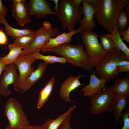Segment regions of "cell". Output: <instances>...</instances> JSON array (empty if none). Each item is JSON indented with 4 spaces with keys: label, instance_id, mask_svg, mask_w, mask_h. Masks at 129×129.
<instances>
[{
    "label": "cell",
    "instance_id": "1",
    "mask_svg": "<svg viewBox=\"0 0 129 129\" xmlns=\"http://www.w3.org/2000/svg\"><path fill=\"white\" fill-rule=\"evenodd\" d=\"M129 4V0H97L94 17L98 24L110 34L117 26L121 11Z\"/></svg>",
    "mask_w": 129,
    "mask_h": 129
},
{
    "label": "cell",
    "instance_id": "40",
    "mask_svg": "<svg viewBox=\"0 0 129 129\" xmlns=\"http://www.w3.org/2000/svg\"><path fill=\"white\" fill-rule=\"evenodd\" d=\"M75 4L77 6L81 5V4L82 0H73Z\"/></svg>",
    "mask_w": 129,
    "mask_h": 129
},
{
    "label": "cell",
    "instance_id": "10",
    "mask_svg": "<svg viewBox=\"0 0 129 129\" xmlns=\"http://www.w3.org/2000/svg\"><path fill=\"white\" fill-rule=\"evenodd\" d=\"M16 69L14 63L5 66L0 81V94L2 96L7 97L11 93V91L8 86L10 85H13L19 78V75Z\"/></svg>",
    "mask_w": 129,
    "mask_h": 129
},
{
    "label": "cell",
    "instance_id": "30",
    "mask_svg": "<svg viewBox=\"0 0 129 129\" xmlns=\"http://www.w3.org/2000/svg\"><path fill=\"white\" fill-rule=\"evenodd\" d=\"M72 113L70 114L63 124L58 129H72L71 126V116Z\"/></svg>",
    "mask_w": 129,
    "mask_h": 129
},
{
    "label": "cell",
    "instance_id": "19",
    "mask_svg": "<svg viewBox=\"0 0 129 129\" xmlns=\"http://www.w3.org/2000/svg\"><path fill=\"white\" fill-rule=\"evenodd\" d=\"M48 64L44 62L40 63L37 69L26 80L23 90V93L30 89L42 76Z\"/></svg>",
    "mask_w": 129,
    "mask_h": 129
},
{
    "label": "cell",
    "instance_id": "2",
    "mask_svg": "<svg viewBox=\"0 0 129 129\" xmlns=\"http://www.w3.org/2000/svg\"><path fill=\"white\" fill-rule=\"evenodd\" d=\"M82 44H72L66 43L53 48L44 50L42 52H52L61 56L73 65L80 67L89 72L92 71L90 60Z\"/></svg>",
    "mask_w": 129,
    "mask_h": 129
},
{
    "label": "cell",
    "instance_id": "28",
    "mask_svg": "<svg viewBox=\"0 0 129 129\" xmlns=\"http://www.w3.org/2000/svg\"><path fill=\"white\" fill-rule=\"evenodd\" d=\"M101 44L105 52L106 53L115 48V45L107 34L102 33L99 36Z\"/></svg>",
    "mask_w": 129,
    "mask_h": 129
},
{
    "label": "cell",
    "instance_id": "43",
    "mask_svg": "<svg viewBox=\"0 0 129 129\" xmlns=\"http://www.w3.org/2000/svg\"><path fill=\"white\" fill-rule=\"evenodd\" d=\"M5 129H11L9 126H7Z\"/></svg>",
    "mask_w": 129,
    "mask_h": 129
},
{
    "label": "cell",
    "instance_id": "20",
    "mask_svg": "<svg viewBox=\"0 0 129 129\" xmlns=\"http://www.w3.org/2000/svg\"><path fill=\"white\" fill-rule=\"evenodd\" d=\"M72 104L64 113L60 115L55 119L48 118L46 120L42 127L43 129H58L63 124L68 117L76 108Z\"/></svg>",
    "mask_w": 129,
    "mask_h": 129
},
{
    "label": "cell",
    "instance_id": "6",
    "mask_svg": "<svg viewBox=\"0 0 129 129\" xmlns=\"http://www.w3.org/2000/svg\"><path fill=\"white\" fill-rule=\"evenodd\" d=\"M81 38L92 67H96L106 53L100 42L99 35L92 30L82 31Z\"/></svg>",
    "mask_w": 129,
    "mask_h": 129
},
{
    "label": "cell",
    "instance_id": "41",
    "mask_svg": "<svg viewBox=\"0 0 129 129\" xmlns=\"http://www.w3.org/2000/svg\"><path fill=\"white\" fill-rule=\"evenodd\" d=\"M86 0L90 4L94 6L96 5L97 1V0Z\"/></svg>",
    "mask_w": 129,
    "mask_h": 129
},
{
    "label": "cell",
    "instance_id": "32",
    "mask_svg": "<svg viewBox=\"0 0 129 129\" xmlns=\"http://www.w3.org/2000/svg\"><path fill=\"white\" fill-rule=\"evenodd\" d=\"M8 41L7 36L2 29H0V45H5Z\"/></svg>",
    "mask_w": 129,
    "mask_h": 129
},
{
    "label": "cell",
    "instance_id": "37",
    "mask_svg": "<svg viewBox=\"0 0 129 129\" xmlns=\"http://www.w3.org/2000/svg\"><path fill=\"white\" fill-rule=\"evenodd\" d=\"M23 129H43L42 126L38 125H29L25 127Z\"/></svg>",
    "mask_w": 129,
    "mask_h": 129
},
{
    "label": "cell",
    "instance_id": "13",
    "mask_svg": "<svg viewBox=\"0 0 129 129\" xmlns=\"http://www.w3.org/2000/svg\"><path fill=\"white\" fill-rule=\"evenodd\" d=\"M86 76L85 74L70 76L64 80L61 84L59 89L60 98L66 102H70L71 101L69 97L70 93L80 86L84 85L80 82L79 79L81 77Z\"/></svg>",
    "mask_w": 129,
    "mask_h": 129
},
{
    "label": "cell",
    "instance_id": "31",
    "mask_svg": "<svg viewBox=\"0 0 129 129\" xmlns=\"http://www.w3.org/2000/svg\"><path fill=\"white\" fill-rule=\"evenodd\" d=\"M8 11V8L3 4L2 0H0V19L5 18Z\"/></svg>",
    "mask_w": 129,
    "mask_h": 129
},
{
    "label": "cell",
    "instance_id": "15",
    "mask_svg": "<svg viewBox=\"0 0 129 129\" xmlns=\"http://www.w3.org/2000/svg\"><path fill=\"white\" fill-rule=\"evenodd\" d=\"M107 82L105 80L98 77L95 70L90 75L89 82L88 85H85L81 89L84 92V96L90 97L93 95L100 93L106 87Z\"/></svg>",
    "mask_w": 129,
    "mask_h": 129
},
{
    "label": "cell",
    "instance_id": "38",
    "mask_svg": "<svg viewBox=\"0 0 129 129\" xmlns=\"http://www.w3.org/2000/svg\"><path fill=\"white\" fill-rule=\"evenodd\" d=\"M51 1L54 3L55 6L54 7V9L55 11V12L58 13L59 11V7L58 0H51Z\"/></svg>",
    "mask_w": 129,
    "mask_h": 129
},
{
    "label": "cell",
    "instance_id": "36",
    "mask_svg": "<svg viewBox=\"0 0 129 129\" xmlns=\"http://www.w3.org/2000/svg\"><path fill=\"white\" fill-rule=\"evenodd\" d=\"M43 27L46 29L49 30L52 28L51 24L48 21H45L43 22Z\"/></svg>",
    "mask_w": 129,
    "mask_h": 129
},
{
    "label": "cell",
    "instance_id": "35",
    "mask_svg": "<svg viewBox=\"0 0 129 129\" xmlns=\"http://www.w3.org/2000/svg\"><path fill=\"white\" fill-rule=\"evenodd\" d=\"M129 65V60L124 59L118 62L117 64V66H120Z\"/></svg>",
    "mask_w": 129,
    "mask_h": 129
},
{
    "label": "cell",
    "instance_id": "9",
    "mask_svg": "<svg viewBox=\"0 0 129 129\" xmlns=\"http://www.w3.org/2000/svg\"><path fill=\"white\" fill-rule=\"evenodd\" d=\"M34 32V40L30 44L23 48L21 55L32 53L37 50H40L50 38L56 37L60 31L56 27L47 30L43 26L39 27Z\"/></svg>",
    "mask_w": 129,
    "mask_h": 129
},
{
    "label": "cell",
    "instance_id": "42",
    "mask_svg": "<svg viewBox=\"0 0 129 129\" xmlns=\"http://www.w3.org/2000/svg\"><path fill=\"white\" fill-rule=\"evenodd\" d=\"M125 8L126 11L128 13H129V4L127 5L125 7Z\"/></svg>",
    "mask_w": 129,
    "mask_h": 129
},
{
    "label": "cell",
    "instance_id": "24",
    "mask_svg": "<svg viewBox=\"0 0 129 129\" xmlns=\"http://www.w3.org/2000/svg\"><path fill=\"white\" fill-rule=\"evenodd\" d=\"M0 23L5 26V31L6 33L11 37L14 40L19 37L34 33V31L28 28L19 29L13 28L9 25L5 18L0 19Z\"/></svg>",
    "mask_w": 129,
    "mask_h": 129
},
{
    "label": "cell",
    "instance_id": "27",
    "mask_svg": "<svg viewBox=\"0 0 129 129\" xmlns=\"http://www.w3.org/2000/svg\"><path fill=\"white\" fill-rule=\"evenodd\" d=\"M35 36L34 32V33L25 35L17 37L14 40L13 43L24 48L33 41Z\"/></svg>",
    "mask_w": 129,
    "mask_h": 129
},
{
    "label": "cell",
    "instance_id": "26",
    "mask_svg": "<svg viewBox=\"0 0 129 129\" xmlns=\"http://www.w3.org/2000/svg\"><path fill=\"white\" fill-rule=\"evenodd\" d=\"M129 15L125 10V8L121 11L118 16L117 26L118 28L119 32L125 30L129 26Z\"/></svg>",
    "mask_w": 129,
    "mask_h": 129
},
{
    "label": "cell",
    "instance_id": "8",
    "mask_svg": "<svg viewBox=\"0 0 129 129\" xmlns=\"http://www.w3.org/2000/svg\"><path fill=\"white\" fill-rule=\"evenodd\" d=\"M115 95L113 92L106 86L100 93L91 96L90 108L91 113L100 114L105 111L108 112Z\"/></svg>",
    "mask_w": 129,
    "mask_h": 129
},
{
    "label": "cell",
    "instance_id": "12",
    "mask_svg": "<svg viewBox=\"0 0 129 129\" xmlns=\"http://www.w3.org/2000/svg\"><path fill=\"white\" fill-rule=\"evenodd\" d=\"M11 12L12 16L21 26L24 27L32 22L29 16L28 4L25 0H12Z\"/></svg>",
    "mask_w": 129,
    "mask_h": 129
},
{
    "label": "cell",
    "instance_id": "3",
    "mask_svg": "<svg viewBox=\"0 0 129 129\" xmlns=\"http://www.w3.org/2000/svg\"><path fill=\"white\" fill-rule=\"evenodd\" d=\"M124 59L127 60L125 54L116 48L106 52L95 67L96 75L107 82L115 80L119 77V73L117 70V64Z\"/></svg>",
    "mask_w": 129,
    "mask_h": 129
},
{
    "label": "cell",
    "instance_id": "22",
    "mask_svg": "<svg viewBox=\"0 0 129 129\" xmlns=\"http://www.w3.org/2000/svg\"><path fill=\"white\" fill-rule=\"evenodd\" d=\"M107 34L113 41L115 48L122 51L126 55L127 59L129 60V49L122 39L117 26H115L109 34Z\"/></svg>",
    "mask_w": 129,
    "mask_h": 129
},
{
    "label": "cell",
    "instance_id": "11",
    "mask_svg": "<svg viewBox=\"0 0 129 129\" xmlns=\"http://www.w3.org/2000/svg\"><path fill=\"white\" fill-rule=\"evenodd\" d=\"M29 15L42 18L48 15L57 16L51 8L50 4L46 0H30L28 4Z\"/></svg>",
    "mask_w": 129,
    "mask_h": 129
},
{
    "label": "cell",
    "instance_id": "7",
    "mask_svg": "<svg viewBox=\"0 0 129 129\" xmlns=\"http://www.w3.org/2000/svg\"><path fill=\"white\" fill-rule=\"evenodd\" d=\"M35 60L32 53L20 55L14 63L19 72V78L13 85L16 91L23 93V90L26 80L34 71L32 65Z\"/></svg>",
    "mask_w": 129,
    "mask_h": 129
},
{
    "label": "cell",
    "instance_id": "4",
    "mask_svg": "<svg viewBox=\"0 0 129 129\" xmlns=\"http://www.w3.org/2000/svg\"><path fill=\"white\" fill-rule=\"evenodd\" d=\"M59 6L57 16L59 21L64 29L66 28L68 32H70L82 18V6L76 5L73 0H61Z\"/></svg>",
    "mask_w": 129,
    "mask_h": 129
},
{
    "label": "cell",
    "instance_id": "23",
    "mask_svg": "<svg viewBox=\"0 0 129 129\" xmlns=\"http://www.w3.org/2000/svg\"><path fill=\"white\" fill-rule=\"evenodd\" d=\"M9 52L6 56L0 57V60L5 66L14 63L21 54L23 48L12 43L9 44Z\"/></svg>",
    "mask_w": 129,
    "mask_h": 129
},
{
    "label": "cell",
    "instance_id": "18",
    "mask_svg": "<svg viewBox=\"0 0 129 129\" xmlns=\"http://www.w3.org/2000/svg\"><path fill=\"white\" fill-rule=\"evenodd\" d=\"M108 87L118 96L129 97V73L116 79L114 83Z\"/></svg>",
    "mask_w": 129,
    "mask_h": 129
},
{
    "label": "cell",
    "instance_id": "16",
    "mask_svg": "<svg viewBox=\"0 0 129 129\" xmlns=\"http://www.w3.org/2000/svg\"><path fill=\"white\" fill-rule=\"evenodd\" d=\"M81 27L74 29L67 33L64 32L60 35H58L54 38H50L46 42L43 47L41 49L42 51L59 46L62 44L73 41L72 37L74 35L81 32Z\"/></svg>",
    "mask_w": 129,
    "mask_h": 129
},
{
    "label": "cell",
    "instance_id": "29",
    "mask_svg": "<svg viewBox=\"0 0 129 129\" xmlns=\"http://www.w3.org/2000/svg\"><path fill=\"white\" fill-rule=\"evenodd\" d=\"M122 121L124 123L122 129H129V108H128L123 112L121 117Z\"/></svg>",
    "mask_w": 129,
    "mask_h": 129
},
{
    "label": "cell",
    "instance_id": "39",
    "mask_svg": "<svg viewBox=\"0 0 129 129\" xmlns=\"http://www.w3.org/2000/svg\"><path fill=\"white\" fill-rule=\"evenodd\" d=\"M5 66L1 62L0 60V75L2 72L4 70Z\"/></svg>",
    "mask_w": 129,
    "mask_h": 129
},
{
    "label": "cell",
    "instance_id": "25",
    "mask_svg": "<svg viewBox=\"0 0 129 129\" xmlns=\"http://www.w3.org/2000/svg\"><path fill=\"white\" fill-rule=\"evenodd\" d=\"M40 50H37L32 52L35 59H41L44 61V62L48 64H52L55 63H59L65 64L67 62L66 60L63 57H59L55 56L44 55L41 54Z\"/></svg>",
    "mask_w": 129,
    "mask_h": 129
},
{
    "label": "cell",
    "instance_id": "33",
    "mask_svg": "<svg viewBox=\"0 0 129 129\" xmlns=\"http://www.w3.org/2000/svg\"><path fill=\"white\" fill-rule=\"evenodd\" d=\"M120 37L122 40H125L126 42L129 43V26L124 31L120 33Z\"/></svg>",
    "mask_w": 129,
    "mask_h": 129
},
{
    "label": "cell",
    "instance_id": "14",
    "mask_svg": "<svg viewBox=\"0 0 129 129\" xmlns=\"http://www.w3.org/2000/svg\"><path fill=\"white\" fill-rule=\"evenodd\" d=\"M83 17L80 22L81 31L92 30L96 26L94 19V6L89 3L86 0H82L81 3Z\"/></svg>",
    "mask_w": 129,
    "mask_h": 129
},
{
    "label": "cell",
    "instance_id": "17",
    "mask_svg": "<svg viewBox=\"0 0 129 129\" xmlns=\"http://www.w3.org/2000/svg\"><path fill=\"white\" fill-rule=\"evenodd\" d=\"M113 101L108 112L114 116V122L118 124L123 111L127 108L129 102V97L118 96L115 94Z\"/></svg>",
    "mask_w": 129,
    "mask_h": 129
},
{
    "label": "cell",
    "instance_id": "5",
    "mask_svg": "<svg viewBox=\"0 0 129 129\" xmlns=\"http://www.w3.org/2000/svg\"><path fill=\"white\" fill-rule=\"evenodd\" d=\"M23 108L21 103L14 98H10L6 101L4 113L8 120L11 129H23L29 125Z\"/></svg>",
    "mask_w": 129,
    "mask_h": 129
},
{
    "label": "cell",
    "instance_id": "34",
    "mask_svg": "<svg viewBox=\"0 0 129 129\" xmlns=\"http://www.w3.org/2000/svg\"><path fill=\"white\" fill-rule=\"evenodd\" d=\"M117 70L119 73L129 72V65L117 67Z\"/></svg>",
    "mask_w": 129,
    "mask_h": 129
},
{
    "label": "cell",
    "instance_id": "21",
    "mask_svg": "<svg viewBox=\"0 0 129 129\" xmlns=\"http://www.w3.org/2000/svg\"><path fill=\"white\" fill-rule=\"evenodd\" d=\"M55 83V79L52 77L45 85L40 92L38 98L37 108H42L48 102L53 89Z\"/></svg>",
    "mask_w": 129,
    "mask_h": 129
}]
</instances>
